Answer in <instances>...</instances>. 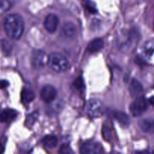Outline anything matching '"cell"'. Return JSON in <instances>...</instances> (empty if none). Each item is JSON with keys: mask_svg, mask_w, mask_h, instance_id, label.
Wrapping results in <instances>:
<instances>
[{"mask_svg": "<svg viewBox=\"0 0 154 154\" xmlns=\"http://www.w3.org/2000/svg\"><path fill=\"white\" fill-rule=\"evenodd\" d=\"M8 2L5 1V0H4V1L1 2H0V7L2 8L3 9H7L8 8Z\"/></svg>", "mask_w": 154, "mask_h": 154, "instance_id": "d4e9b609", "label": "cell"}, {"mask_svg": "<svg viewBox=\"0 0 154 154\" xmlns=\"http://www.w3.org/2000/svg\"><path fill=\"white\" fill-rule=\"evenodd\" d=\"M38 117V113H32L31 115L28 116L26 118V125L28 126H32L33 123L35 122L36 119Z\"/></svg>", "mask_w": 154, "mask_h": 154, "instance_id": "7402d4cb", "label": "cell"}, {"mask_svg": "<svg viewBox=\"0 0 154 154\" xmlns=\"http://www.w3.org/2000/svg\"><path fill=\"white\" fill-rule=\"evenodd\" d=\"M5 152V147L3 146V144H2L0 143V154H3Z\"/></svg>", "mask_w": 154, "mask_h": 154, "instance_id": "4316f807", "label": "cell"}, {"mask_svg": "<svg viewBox=\"0 0 154 154\" xmlns=\"http://www.w3.org/2000/svg\"><path fill=\"white\" fill-rule=\"evenodd\" d=\"M80 153L81 154H104V150L99 143L87 141L81 145Z\"/></svg>", "mask_w": 154, "mask_h": 154, "instance_id": "5b68a950", "label": "cell"}, {"mask_svg": "<svg viewBox=\"0 0 154 154\" xmlns=\"http://www.w3.org/2000/svg\"><path fill=\"white\" fill-rule=\"evenodd\" d=\"M112 115L122 126H128L130 123L129 117L126 113L120 111H112Z\"/></svg>", "mask_w": 154, "mask_h": 154, "instance_id": "4fadbf2b", "label": "cell"}, {"mask_svg": "<svg viewBox=\"0 0 154 154\" xmlns=\"http://www.w3.org/2000/svg\"><path fill=\"white\" fill-rule=\"evenodd\" d=\"M135 154H150V152L148 150H139V151L135 152Z\"/></svg>", "mask_w": 154, "mask_h": 154, "instance_id": "484cf974", "label": "cell"}, {"mask_svg": "<svg viewBox=\"0 0 154 154\" xmlns=\"http://www.w3.org/2000/svg\"><path fill=\"white\" fill-rule=\"evenodd\" d=\"M147 109V102L145 98L143 96L137 97L136 99L131 104L129 108V110L134 117H139L143 113L145 112Z\"/></svg>", "mask_w": 154, "mask_h": 154, "instance_id": "277c9868", "label": "cell"}, {"mask_svg": "<svg viewBox=\"0 0 154 154\" xmlns=\"http://www.w3.org/2000/svg\"><path fill=\"white\" fill-rule=\"evenodd\" d=\"M4 29L9 38L19 39L24 31L23 20L17 14H8L4 20Z\"/></svg>", "mask_w": 154, "mask_h": 154, "instance_id": "6da1fadb", "label": "cell"}, {"mask_svg": "<svg viewBox=\"0 0 154 154\" xmlns=\"http://www.w3.org/2000/svg\"><path fill=\"white\" fill-rule=\"evenodd\" d=\"M83 5H84V8L90 13L95 14L97 12L96 5L91 0H83Z\"/></svg>", "mask_w": 154, "mask_h": 154, "instance_id": "ac0fdd59", "label": "cell"}, {"mask_svg": "<svg viewBox=\"0 0 154 154\" xmlns=\"http://www.w3.org/2000/svg\"><path fill=\"white\" fill-rule=\"evenodd\" d=\"M85 111L89 117L92 118H97L103 115L105 112V106L99 99H92L86 104Z\"/></svg>", "mask_w": 154, "mask_h": 154, "instance_id": "3957f363", "label": "cell"}, {"mask_svg": "<svg viewBox=\"0 0 154 154\" xmlns=\"http://www.w3.org/2000/svg\"><path fill=\"white\" fill-rule=\"evenodd\" d=\"M153 154H154V152H153Z\"/></svg>", "mask_w": 154, "mask_h": 154, "instance_id": "f546056e", "label": "cell"}, {"mask_svg": "<svg viewBox=\"0 0 154 154\" xmlns=\"http://www.w3.org/2000/svg\"><path fill=\"white\" fill-rule=\"evenodd\" d=\"M154 52V39L147 41L144 45V53L147 57H151Z\"/></svg>", "mask_w": 154, "mask_h": 154, "instance_id": "e0dca14e", "label": "cell"}, {"mask_svg": "<svg viewBox=\"0 0 154 154\" xmlns=\"http://www.w3.org/2000/svg\"><path fill=\"white\" fill-rule=\"evenodd\" d=\"M129 93L133 97H139L141 93H143L144 88H143V86L141 85V84L138 80L133 78L131 81L130 84H129Z\"/></svg>", "mask_w": 154, "mask_h": 154, "instance_id": "30bf717a", "label": "cell"}, {"mask_svg": "<svg viewBox=\"0 0 154 154\" xmlns=\"http://www.w3.org/2000/svg\"><path fill=\"white\" fill-rule=\"evenodd\" d=\"M35 97L34 92L30 89L24 88L21 93V100L23 103H29Z\"/></svg>", "mask_w": 154, "mask_h": 154, "instance_id": "2e32d148", "label": "cell"}, {"mask_svg": "<svg viewBox=\"0 0 154 154\" xmlns=\"http://www.w3.org/2000/svg\"><path fill=\"white\" fill-rule=\"evenodd\" d=\"M44 25L47 31L51 33L54 32L57 29L59 25L58 17L54 14H50L45 18Z\"/></svg>", "mask_w": 154, "mask_h": 154, "instance_id": "ba28073f", "label": "cell"}, {"mask_svg": "<svg viewBox=\"0 0 154 154\" xmlns=\"http://www.w3.org/2000/svg\"><path fill=\"white\" fill-rule=\"evenodd\" d=\"M48 65L55 72H62L68 69L69 62L67 59L62 54L53 53L48 56Z\"/></svg>", "mask_w": 154, "mask_h": 154, "instance_id": "7a4b0ae2", "label": "cell"}, {"mask_svg": "<svg viewBox=\"0 0 154 154\" xmlns=\"http://www.w3.org/2000/svg\"><path fill=\"white\" fill-rule=\"evenodd\" d=\"M74 85H75V87H76L77 89H78V90H82V89L84 88V81H83V79L81 78H78V79L75 81V83H74Z\"/></svg>", "mask_w": 154, "mask_h": 154, "instance_id": "603a6c76", "label": "cell"}, {"mask_svg": "<svg viewBox=\"0 0 154 154\" xmlns=\"http://www.w3.org/2000/svg\"><path fill=\"white\" fill-rule=\"evenodd\" d=\"M138 126L143 132L146 133L154 134V119H142L138 122Z\"/></svg>", "mask_w": 154, "mask_h": 154, "instance_id": "8fae6325", "label": "cell"}, {"mask_svg": "<svg viewBox=\"0 0 154 154\" xmlns=\"http://www.w3.org/2000/svg\"><path fill=\"white\" fill-rule=\"evenodd\" d=\"M61 33L64 37L74 38L77 35V27L73 23L66 22L61 28Z\"/></svg>", "mask_w": 154, "mask_h": 154, "instance_id": "9c48e42d", "label": "cell"}, {"mask_svg": "<svg viewBox=\"0 0 154 154\" xmlns=\"http://www.w3.org/2000/svg\"><path fill=\"white\" fill-rule=\"evenodd\" d=\"M0 45H1V48L2 51L5 53V54H8L11 51V43L8 41L3 39V40L1 41Z\"/></svg>", "mask_w": 154, "mask_h": 154, "instance_id": "ffe728a7", "label": "cell"}, {"mask_svg": "<svg viewBox=\"0 0 154 154\" xmlns=\"http://www.w3.org/2000/svg\"><path fill=\"white\" fill-rule=\"evenodd\" d=\"M41 98L46 103H51L56 99L57 95L55 87L51 85H45L41 90Z\"/></svg>", "mask_w": 154, "mask_h": 154, "instance_id": "52a82bcc", "label": "cell"}, {"mask_svg": "<svg viewBox=\"0 0 154 154\" xmlns=\"http://www.w3.org/2000/svg\"><path fill=\"white\" fill-rule=\"evenodd\" d=\"M104 46V42L102 38H95L90 42L87 46V50L90 53H96L100 51Z\"/></svg>", "mask_w": 154, "mask_h": 154, "instance_id": "5bb4252c", "label": "cell"}, {"mask_svg": "<svg viewBox=\"0 0 154 154\" xmlns=\"http://www.w3.org/2000/svg\"><path fill=\"white\" fill-rule=\"evenodd\" d=\"M102 135L106 141H109L111 140V136H112V132H111V129H110L108 125H104L103 128H102Z\"/></svg>", "mask_w": 154, "mask_h": 154, "instance_id": "d6986e66", "label": "cell"}, {"mask_svg": "<svg viewBox=\"0 0 154 154\" xmlns=\"http://www.w3.org/2000/svg\"><path fill=\"white\" fill-rule=\"evenodd\" d=\"M9 86L8 81H5V80H0V90H3L5 89Z\"/></svg>", "mask_w": 154, "mask_h": 154, "instance_id": "cb8c5ba5", "label": "cell"}, {"mask_svg": "<svg viewBox=\"0 0 154 154\" xmlns=\"http://www.w3.org/2000/svg\"><path fill=\"white\" fill-rule=\"evenodd\" d=\"M111 154H121V153H118V152H112Z\"/></svg>", "mask_w": 154, "mask_h": 154, "instance_id": "f1b7e54d", "label": "cell"}, {"mask_svg": "<svg viewBox=\"0 0 154 154\" xmlns=\"http://www.w3.org/2000/svg\"><path fill=\"white\" fill-rule=\"evenodd\" d=\"M149 102H150L153 106H154V96H152V97H150V99H149Z\"/></svg>", "mask_w": 154, "mask_h": 154, "instance_id": "83f0119b", "label": "cell"}, {"mask_svg": "<svg viewBox=\"0 0 154 154\" xmlns=\"http://www.w3.org/2000/svg\"><path fill=\"white\" fill-rule=\"evenodd\" d=\"M42 144L48 148H54L58 144V138L56 135H48L44 137L42 141Z\"/></svg>", "mask_w": 154, "mask_h": 154, "instance_id": "9a60e30c", "label": "cell"}, {"mask_svg": "<svg viewBox=\"0 0 154 154\" xmlns=\"http://www.w3.org/2000/svg\"><path fill=\"white\" fill-rule=\"evenodd\" d=\"M48 63V56L41 50H35L32 54V64L36 69H41Z\"/></svg>", "mask_w": 154, "mask_h": 154, "instance_id": "8992f818", "label": "cell"}, {"mask_svg": "<svg viewBox=\"0 0 154 154\" xmlns=\"http://www.w3.org/2000/svg\"><path fill=\"white\" fill-rule=\"evenodd\" d=\"M17 115V113L15 110L10 109H4L0 111V122L2 123H7L14 120Z\"/></svg>", "mask_w": 154, "mask_h": 154, "instance_id": "7c38bea8", "label": "cell"}, {"mask_svg": "<svg viewBox=\"0 0 154 154\" xmlns=\"http://www.w3.org/2000/svg\"><path fill=\"white\" fill-rule=\"evenodd\" d=\"M60 154H75L71 147L68 144H63L61 146L59 151Z\"/></svg>", "mask_w": 154, "mask_h": 154, "instance_id": "44dd1931", "label": "cell"}]
</instances>
